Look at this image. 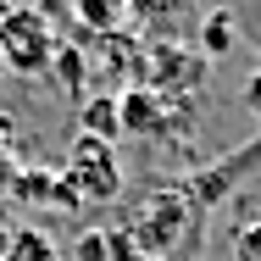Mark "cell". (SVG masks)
Wrapping results in <instances>:
<instances>
[{
  "mask_svg": "<svg viewBox=\"0 0 261 261\" xmlns=\"http://www.w3.org/2000/svg\"><path fill=\"white\" fill-rule=\"evenodd\" d=\"M50 72H56V84H61L67 95H78V89H84V78H89V61H84V50H72V45H56Z\"/></svg>",
  "mask_w": 261,
  "mask_h": 261,
  "instance_id": "7c38bea8",
  "label": "cell"
},
{
  "mask_svg": "<svg viewBox=\"0 0 261 261\" xmlns=\"http://www.w3.org/2000/svg\"><path fill=\"white\" fill-rule=\"evenodd\" d=\"M239 100H245V111L261 122V61L250 67V78H245V89H239Z\"/></svg>",
  "mask_w": 261,
  "mask_h": 261,
  "instance_id": "5bb4252c",
  "label": "cell"
},
{
  "mask_svg": "<svg viewBox=\"0 0 261 261\" xmlns=\"http://www.w3.org/2000/svg\"><path fill=\"white\" fill-rule=\"evenodd\" d=\"M61 172H67V184L78 189L84 206H117V200H122V156H117V145H106V139L72 134Z\"/></svg>",
  "mask_w": 261,
  "mask_h": 261,
  "instance_id": "277c9868",
  "label": "cell"
},
{
  "mask_svg": "<svg viewBox=\"0 0 261 261\" xmlns=\"http://www.w3.org/2000/svg\"><path fill=\"white\" fill-rule=\"evenodd\" d=\"M211 61L195 50H184L178 39H150V45H139V61H134V78H139V89H150L161 100H189L200 84H206Z\"/></svg>",
  "mask_w": 261,
  "mask_h": 261,
  "instance_id": "3957f363",
  "label": "cell"
},
{
  "mask_svg": "<svg viewBox=\"0 0 261 261\" xmlns=\"http://www.w3.org/2000/svg\"><path fill=\"white\" fill-rule=\"evenodd\" d=\"M117 111H122V134L156 139V134H167L172 100H161V95H150V89H128V95H117Z\"/></svg>",
  "mask_w": 261,
  "mask_h": 261,
  "instance_id": "8992f818",
  "label": "cell"
},
{
  "mask_svg": "<svg viewBox=\"0 0 261 261\" xmlns=\"http://www.w3.org/2000/svg\"><path fill=\"white\" fill-rule=\"evenodd\" d=\"M78 134L117 145V139H122V111H117V95H95V100L78 106Z\"/></svg>",
  "mask_w": 261,
  "mask_h": 261,
  "instance_id": "30bf717a",
  "label": "cell"
},
{
  "mask_svg": "<svg viewBox=\"0 0 261 261\" xmlns=\"http://www.w3.org/2000/svg\"><path fill=\"white\" fill-rule=\"evenodd\" d=\"M228 250H233V261H261V217L233 228V245Z\"/></svg>",
  "mask_w": 261,
  "mask_h": 261,
  "instance_id": "4fadbf2b",
  "label": "cell"
},
{
  "mask_svg": "<svg viewBox=\"0 0 261 261\" xmlns=\"http://www.w3.org/2000/svg\"><path fill=\"white\" fill-rule=\"evenodd\" d=\"M200 217L206 211H195L184 184L134 189V195H122V222L106 228V256L111 261H195Z\"/></svg>",
  "mask_w": 261,
  "mask_h": 261,
  "instance_id": "6da1fadb",
  "label": "cell"
},
{
  "mask_svg": "<svg viewBox=\"0 0 261 261\" xmlns=\"http://www.w3.org/2000/svg\"><path fill=\"white\" fill-rule=\"evenodd\" d=\"M233 45H239V17L228 6H211L206 17H200V56L206 61H222Z\"/></svg>",
  "mask_w": 261,
  "mask_h": 261,
  "instance_id": "9c48e42d",
  "label": "cell"
},
{
  "mask_svg": "<svg viewBox=\"0 0 261 261\" xmlns=\"http://www.w3.org/2000/svg\"><path fill=\"white\" fill-rule=\"evenodd\" d=\"M11 200H22V206H84L78 200V189L67 184V172H50V167H17V178H11V189H6Z\"/></svg>",
  "mask_w": 261,
  "mask_h": 261,
  "instance_id": "5b68a950",
  "label": "cell"
},
{
  "mask_svg": "<svg viewBox=\"0 0 261 261\" xmlns=\"http://www.w3.org/2000/svg\"><path fill=\"white\" fill-rule=\"evenodd\" d=\"M0 261H61V250L45 228H11L0 245Z\"/></svg>",
  "mask_w": 261,
  "mask_h": 261,
  "instance_id": "8fae6325",
  "label": "cell"
},
{
  "mask_svg": "<svg viewBox=\"0 0 261 261\" xmlns=\"http://www.w3.org/2000/svg\"><path fill=\"white\" fill-rule=\"evenodd\" d=\"M184 22H189V0H128V28H139V34L178 39Z\"/></svg>",
  "mask_w": 261,
  "mask_h": 261,
  "instance_id": "52a82bcc",
  "label": "cell"
},
{
  "mask_svg": "<svg viewBox=\"0 0 261 261\" xmlns=\"http://www.w3.org/2000/svg\"><path fill=\"white\" fill-rule=\"evenodd\" d=\"M11 178H17V150H11V139L0 134V195L11 189Z\"/></svg>",
  "mask_w": 261,
  "mask_h": 261,
  "instance_id": "9a60e30c",
  "label": "cell"
},
{
  "mask_svg": "<svg viewBox=\"0 0 261 261\" xmlns=\"http://www.w3.org/2000/svg\"><path fill=\"white\" fill-rule=\"evenodd\" d=\"M56 17L61 6L45 0V6H11L6 22H0V61L6 72H45L56 56Z\"/></svg>",
  "mask_w": 261,
  "mask_h": 261,
  "instance_id": "7a4b0ae2",
  "label": "cell"
},
{
  "mask_svg": "<svg viewBox=\"0 0 261 261\" xmlns=\"http://www.w3.org/2000/svg\"><path fill=\"white\" fill-rule=\"evenodd\" d=\"M0 89H6V61H0Z\"/></svg>",
  "mask_w": 261,
  "mask_h": 261,
  "instance_id": "2e32d148",
  "label": "cell"
},
{
  "mask_svg": "<svg viewBox=\"0 0 261 261\" xmlns=\"http://www.w3.org/2000/svg\"><path fill=\"white\" fill-rule=\"evenodd\" d=\"M72 22L89 28L95 39H111L128 28V0H72Z\"/></svg>",
  "mask_w": 261,
  "mask_h": 261,
  "instance_id": "ba28073f",
  "label": "cell"
}]
</instances>
